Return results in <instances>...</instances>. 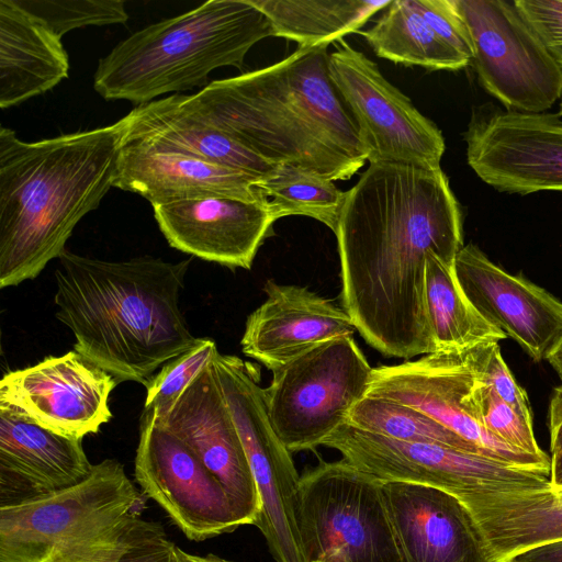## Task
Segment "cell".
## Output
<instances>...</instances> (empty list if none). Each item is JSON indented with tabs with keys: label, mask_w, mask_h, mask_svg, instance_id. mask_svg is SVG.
Listing matches in <instances>:
<instances>
[{
	"label": "cell",
	"mask_w": 562,
	"mask_h": 562,
	"mask_svg": "<svg viewBox=\"0 0 562 562\" xmlns=\"http://www.w3.org/2000/svg\"><path fill=\"white\" fill-rule=\"evenodd\" d=\"M269 20L272 36L294 41L299 47L340 41L358 31L391 1L367 0H250Z\"/></svg>",
	"instance_id": "obj_28"
},
{
	"label": "cell",
	"mask_w": 562,
	"mask_h": 562,
	"mask_svg": "<svg viewBox=\"0 0 562 562\" xmlns=\"http://www.w3.org/2000/svg\"><path fill=\"white\" fill-rule=\"evenodd\" d=\"M495 562L562 540V488L483 491L459 498Z\"/></svg>",
	"instance_id": "obj_25"
},
{
	"label": "cell",
	"mask_w": 562,
	"mask_h": 562,
	"mask_svg": "<svg viewBox=\"0 0 562 562\" xmlns=\"http://www.w3.org/2000/svg\"><path fill=\"white\" fill-rule=\"evenodd\" d=\"M339 43L329 54V74L358 125L369 164L439 169L446 145L438 126L385 79L374 61L345 41Z\"/></svg>",
	"instance_id": "obj_13"
},
{
	"label": "cell",
	"mask_w": 562,
	"mask_h": 562,
	"mask_svg": "<svg viewBox=\"0 0 562 562\" xmlns=\"http://www.w3.org/2000/svg\"><path fill=\"white\" fill-rule=\"evenodd\" d=\"M424 300L436 351L464 350L507 338L470 303L453 266L432 252L427 258Z\"/></svg>",
	"instance_id": "obj_27"
},
{
	"label": "cell",
	"mask_w": 562,
	"mask_h": 562,
	"mask_svg": "<svg viewBox=\"0 0 562 562\" xmlns=\"http://www.w3.org/2000/svg\"><path fill=\"white\" fill-rule=\"evenodd\" d=\"M153 209L172 248L232 269L251 268L274 222L268 201L210 196Z\"/></svg>",
	"instance_id": "obj_20"
},
{
	"label": "cell",
	"mask_w": 562,
	"mask_h": 562,
	"mask_svg": "<svg viewBox=\"0 0 562 562\" xmlns=\"http://www.w3.org/2000/svg\"><path fill=\"white\" fill-rule=\"evenodd\" d=\"M137 501L124 465L105 459L76 485L0 506V562H46L65 546L120 521Z\"/></svg>",
	"instance_id": "obj_9"
},
{
	"label": "cell",
	"mask_w": 562,
	"mask_h": 562,
	"mask_svg": "<svg viewBox=\"0 0 562 562\" xmlns=\"http://www.w3.org/2000/svg\"><path fill=\"white\" fill-rule=\"evenodd\" d=\"M214 364L259 493L261 510L255 526L276 562H305L297 527L301 476L271 424L259 369L220 352Z\"/></svg>",
	"instance_id": "obj_8"
},
{
	"label": "cell",
	"mask_w": 562,
	"mask_h": 562,
	"mask_svg": "<svg viewBox=\"0 0 562 562\" xmlns=\"http://www.w3.org/2000/svg\"><path fill=\"white\" fill-rule=\"evenodd\" d=\"M548 362L558 373V376L561 381L558 387L562 389V338L555 345V347L551 350L549 356L547 357Z\"/></svg>",
	"instance_id": "obj_43"
},
{
	"label": "cell",
	"mask_w": 562,
	"mask_h": 562,
	"mask_svg": "<svg viewBox=\"0 0 562 562\" xmlns=\"http://www.w3.org/2000/svg\"><path fill=\"white\" fill-rule=\"evenodd\" d=\"M125 119L35 142L0 128V288L35 279L113 187Z\"/></svg>",
	"instance_id": "obj_4"
},
{
	"label": "cell",
	"mask_w": 562,
	"mask_h": 562,
	"mask_svg": "<svg viewBox=\"0 0 562 562\" xmlns=\"http://www.w3.org/2000/svg\"><path fill=\"white\" fill-rule=\"evenodd\" d=\"M217 351L213 339L196 338L189 349L167 361L145 384L144 409L151 411L157 420H162L181 393L212 361Z\"/></svg>",
	"instance_id": "obj_33"
},
{
	"label": "cell",
	"mask_w": 562,
	"mask_h": 562,
	"mask_svg": "<svg viewBox=\"0 0 562 562\" xmlns=\"http://www.w3.org/2000/svg\"><path fill=\"white\" fill-rule=\"evenodd\" d=\"M328 45L297 47L273 65L181 94V102L273 165L348 180L368 151L331 80Z\"/></svg>",
	"instance_id": "obj_2"
},
{
	"label": "cell",
	"mask_w": 562,
	"mask_h": 562,
	"mask_svg": "<svg viewBox=\"0 0 562 562\" xmlns=\"http://www.w3.org/2000/svg\"><path fill=\"white\" fill-rule=\"evenodd\" d=\"M191 259L110 261L65 249L55 270L56 317L75 350L115 378L142 384L196 340L180 310Z\"/></svg>",
	"instance_id": "obj_3"
},
{
	"label": "cell",
	"mask_w": 562,
	"mask_h": 562,
	"mask_svg": "<svg viewBox=\"0 0 562 562\" xmlns=\"http://www.w3.org/2000/svg\"><path fill=\"white\" fill-rule=\"evenodd\" d=\"M476 176L499 192H562V120L555 113H522L483 104L464 134Z\"/></svg>",
	"instance_id": "obj_15"
},
{
	"label": "cell",
	"mask_w": 562,
	"mask_h": 562,
	"mask_svg": "<svg viewBox=\"0 0 562 562\" xmlns=\"http://www.w3.org/2000/svg\"><path fill=\"white\" fill-rule=\"evenodd\" d=\"M481 382L472 347L435 351L414 361L373 368L366 395L392 400L422 412L484 457L550 476L551 458L542 459L514 449L485 430L479 406Z\"/></svg>",
	"instance_id": "obj_10"
},
{
	"label": "cell",
	"mask_w": 562,
	"mask_h": 562,
	"mask_svg": "<svg viewBox=\"0 0 562 562\" xmlns=\"http://www.w3.org/2000/svg\"><path fill=\"white\" fill-rule=\"evenodd\" d=\"M172 562H236V561L227 560V559L221 558L213 553H209L205 555L192 554V553H189V552L182 550L181 548H179L176 544Z\"/></svg>",
	"instance_id": "obj_41"
},
{
	"label": "cell",
	"mask_w": 562,
	"mask_h": 562,
	"mask_svg": "<svg viewBox=\"0 0 562 562\" xmlns=\"http://www.w3.org/2000/svg\"><path fill=\"white\" fill-rule=\"evenodd\" d=\"M453 270L463 293L492 325L532 358L547 360L562 338V302L529 280L492 262L475 245L463 246Z\"/></svg>",
	"instance_id": "obj_18"
},
{
	"label": "cell",
	"mask_w": 562,
	"mask_h": 562,
	"mask_svg": "<svg viewBox=\"0 0 562 562\" xmlns=\"http://www.w3.org/2000/svg\"><path fill=\"white\" fill-rule=\"evenodd\" d=\"M359 33L376 56L396 64L459 70L471 63L438 36L411 0H391L373 26Z\"/></svg>",
	"instance_id": "obj_29"
},
{
	"label": "cell",
	"mask_w": 562,
	"mask_h": 562,
	"mask_svg": "<svg viewBox=\"0 0 562 562\" xmlns=\"http://www.w3.org/2000/svg\"><path fill=\"white\" fill-rule=\"evenodd\" d=\"M260 180L149 140L123 137L113 187L139 194L151 205L210 196L265 202Z\"/></svg>",
	"instance_id": "obj_21"
},
{
	"label": "cell",
	"mask_w": 562,
	"mask_h": 562,
	"mask_svg": "<svg viewBox=\"0 0 562 562\" xmlns=\"http://www.w3.org/2000/svg\"><path fill=\"white\" fill-rule=\"evenodd\" d=\"M269 36L268 18L250 0H209L117 43L99 59L93 88L105 100L137 105L203 89L216 68L241 69L250 48Z\"/></svg>",
	"instance_id": "obj_5"
},
{
	"label": "cell",
	"mask_w": 562,
	"mask_h": 562,
	"mask_svg": "<svg viewBox=\"0 0 562 562\" xmlns=\"http://www.w3.org/2000/svg\"><path fill=\"white\" fill-rule=\"evenodd\" d=\"M382 488L404 562H495L473 515L453 494L403 482H383Z\"/></svg>",
	"instance_id": "obj_19"
},
{
	"label": "cell",
	"mask_w": 562,
	"mask_h": 562,
	"mask_svg": "<svg viewBox=\"0 0 562 562\" xmlns=\"http://www.w3.org/2000/svg\"><path fill=\"white\" fill-rule=\"evenodd\" d=\"M68 72L61 38L15 0H0V108L45 93Z\"/></svg>",
	"instance_id": "obj_26"
},
{
	"label": "cell",
	"mask_w": 562,
	"mask_h": 562,
	"mask_svg": "<svg viewBox=\"0 0 562 562\" xmlns=\"http://www.w3.org/2000/svg\"><path fill=\"white\" fill-rule=\"evenodd\" d=\"M347 423L396 440L438 443L480 454L473 446L429 416L383 397H362L351 408Z\"/></svg>",
	"instance_id": "obj_32"
},
{
	"label": "cell",
	"mask_w": 562,
	"mask_h": 562,
	"mask_svg": "<svg viewBox=\"0 0 562 562\" xmlns=\"http://www.w3.org/2000/svg\"><path fill=\"white\" fill-rule=\"evenodd\" d=\"M515 3L562 68V0H515Z\"/></svg>",
	"instance_id": "obj_38"
},
{
	"label": "cell",
	"mask_w": 562,
	"mask_h": 562,
	"mask_svg": "<svg viewBox=\"0 0 562 562\" xmlns=\"http://www.w3.org/2000/svg\"><path fill=\"white\" fill-rule=\"evenodd\" d=\"M258 187L268 199L274 222L283 216L304 215L336 232L347 193L333 180L302 167L282 164L261 179Z\"/></svg>",
	"instance_id": "obj_31"
},
{
	"label": "cell",
	"mask_w": 562,
	"mask_h": 562,
	"mask_svg": "<svg viewBox=\"0 0 562 562\" xmlns=\"http://www.w3.org/2000/svg\"><path fill=\"white\" fill-rule=\"evenodd\" d=\"M116 384L74 349L5 373L0 404L58 435L82 439L111 419L109 396Z\"/></svg>",
	"instance_id": "obj_16"
},
{
	"label": "cell",
	"mask_w": 562,
	"mask_h": 562,
	"mask_svg": "<svg viewBox=\"0 0 562 562\" xmlns=\"http://www.w3.org/2000/svg\"><path fill=\"white\" fill-rule=\"evenodd\" d=\"M60 38L86 26L124 24L128 20L122 0H15Z\"/></svg>",
	"instance_id": "obj_34"
},
{
	"label": "cell",
	"mask_w": 562,
	"mask_h": 562,
	"mask_svg": "<svg viewBox=\"0 0 562 562\" xmlns=\"http://www.w3.org/2000/svg\"><path fill=\"white\" fill-rule=\"evenodd\" d=\"M322 446L382 482L435 487L458 498L483 491L539 490L549 475L431 442L403 441L372 434L348 423Z\"/></svg>",
	"instance_id": "obj_11"
},
{
	"label": "cell",
	"mask_w": 562,
	"mask_h": 562,
	"mask_svg": "<svg viewBox=\"0 0 562 562\" xmlns=\"http://www.w3.org/2000/svg\"><path fill=\"white\" fill-rule=\"evenodd\" d=\"M551 453L562 451V389L555 387L548 411Z\"/></svg>",
	"instance_id": "obj_39"
},
{
	"label": "cell",
	"mask_w": 562,
	"mask_h": 562,
	"mask_svg": "<svg viewBox=\"0 0 562 562\" xmlns=\"http://www.w3.org/2000/svg\"><path fill=\"white\" fill-rule=\"evenodd\" d=\"M175 547L161 524L130 513L113 526L65 546L46 562H172Z\"/></svg>",
	"instance_id": "obj_30"
},
{
	"label": "cell",
	"mask_w": 562,
	"mask_h": 562,
	"mask_svg": "<svg viewBox=\"0 0 562 562\" xmlns=\"http://www.w3.org/2000/svg\"><path fill=\"white\" fill-rule=\"evenodd\" d=\"M134 464L144 494L189 540L204 541L243 526L221 482L149 409L140 415Z\"/></svg>",
	"instance_id": "obj_14"
},
{
	"label": "cell",
	"mask_w": 562,
	"mask_h": 562,
	"mask_svg": "<svg viewBox=\"0 0 562 562\" xmlns=\"http://www.w3.org/2000/svg\"><path fill=\"white\" fill-rule=\"evenodd\" d=\"M372 371L352 336L319 342L272 371L266 403L286 449L314 450L346 424L366 396Z\"/></svg>",
	"instance_id": "obj_7"
},
{
	"label": "cell",
	"mask_w": 562,
	"mask_h": 562,
	"mask_svg": "<svg viewBox=\"0 0 562 562\" xmlns=\"http://www.w3.org/2000/svg\"><path fill=\"white\" fill-rule=\"evenodd\" d=\"M480 373L485 384L526 422L532 424V414L525 390L516 382L504 361L498 342L474 347Z\"/></svg>",
	"instance_id": "obj_36"
},
{
	"label": "cell",
	"mask_w": 562,
	"mask_h": 562,
	"mask_svg": "<svg viewBox=\"0 0 562 562\" xmlns=\"http://www.w3.org/2000/svg\"><path fill=\"white\" fill-rule=\"evenodd\" d=\"M549 479L552 487L562 488V451L551 456Z\"/></svg>",
	"instance_id": "obj_42"
},
{
	"label": "cell",
	"mask_w": 562,
	"mask_h": 562,
	"mask_svg": "<svg viewBox=\"0 0 562 562\" xmlns=\"http://www.w3.org/2000/svg\"><path fill=\"white\" fill-rule=\"evenodd\" d=\"M265 302L246 321L244 355L274 371L315 345L352 336L348 313L305 286L268 280Z\"/></svg>",
	"instance_id": "obj_22"
},
{
	"label": "cell",
	"mask_w": 562,
	"mask_h": 562,
	"mask_svg": "<svg viewBox=\"0 0 562 562\" xmlns=\"http://www.w3.org/2000/svg\"><path fill=\"white\" fill-rule=\"evenodd\" d=\"M383 482L345 459L300 477L297 527L305 562H404Z\"/></svg>",
	"instance_id": "obj_6"
},
{
	"label": "cell",
	"mask_w": 562,
	"mask_h": 562,
	"mask_svg": "<svg viewBox=\"0 0 562 562\" xmlns=\"http://www.w3.org/2000/svg\"><path fill=\"white\" fill-rule=\"evenodd\" d=\"M157 422L182 440L221 482L243 525H255L260 497L214 358L186 387L170 413Z\"/></svg>",
	"instance_id": "obj_17"
},
{
	"label": "cell",
	"mask_w": 562,
	"mask_h": 562,
	"mask_svg": "<svg viewBox=\"0 0 562 562\" xmlns=\"http://www.w3.org/2000/svg\"><path fill=\"white\" fill-rule=\"evenodd\" d=\"M561 109H562V103H561Z\"/></svg>",
	"instance_id": "obj_44"
},
{
	"label": "cell",
	"mask_w": 562,
	"mask_h": 562,
	"mask_svg": "<svg viewBox=\"0 0 562 562\" xmlns=\"http://www.w3.org/2000/svg\"><path fill=\"white\" fill-rule=\"evenodd\" d=\"M473 44L485 90L507 110L543 113L562 95V68L515 1L452 0Z\"/></svg>",
	"instance_id": "obj_12"
},
{
	"label": "cell",
	"mask_w": 562,
	"mask_h": 562,
	"mask_svg": "<svg viewBox=\"0 0 562 562\" xmlns=\"http://www.w3.org/2000/svg\"><path fill=\"white\" fill-rule=\"evenodd\" d=\"M505 562H562V540L531 548Z\"/></svg>",
	"instance_id": "obj_40"
},
{
	"label": "cell",
	"mask_w": 562,
	"mask_h": 562,
	"mask_svg": "<svg viewBox=\"0 0 562 562\" xmlns=\"http://www.w3.org/2000/svg\"><path fill=\"white\" fill-rule=\"evenodd\" d=\"M124 119V138L149 140L259 179L277 166L187 109L181 93L136 105Z\"/></svg>",
	"instance_id": "obj_24"
},
{
	"label": "cell",
	"mask_w": 562,
	"mask_h": 562,
	"mask_svg": "<svg viewBox=\"0 0 562 562\" xmlns=\"http://www.w3.org/2000/svg\"><path fill=\"white\" fill-rule=\"evenodd\" d=\"M335 232L342 308L385 357L436 351L424 290L429 254L453 266L464 246L462 213L447 176L374 162L346 191Z\"/></svg>",
	"instance_id": "obj_1"
},
{
	"label": "cell",
	"mask_w": 562,
	"mask_h": 562,
	"mask_svg": "<svg viewBox=\"0 0 562 562\" xmlns=\"http://www.w3.org/2000/svg\"><path fill=\"white\" fill-rule=\"evenodd\" d=\"M93 465L82 439L58 435L0 404V506L76 485Z\"/></svg>",
	"instance_id": "obj_23"
},
{
	"label": "cell",
	"mask_w": 562,
	"mask_h": 562,
	"mask_svg": "<svg viewBox=\"0 0 562 562\" xmlns=\"http://www.w3.org/2000/svg\"><path fill=\"white\" fill-rule=\"evenodd\" d=\"M411 3L441 40L472 61L471 35L452 0H411Z\"/></svg>",
	"instance_id": "obj_37"
},
{
	"label": "cell",
	"mask_w": 562,
	"mask_h": 562,
	"mask_svg": "<svg viewBox=\"0 0 562 562\" xmlns=\"http://www.w3.org/2000/svg\"><path fill=\"white\" fill-rule=\"evenodd\" d=\"M479 406L481 420L487 432L514 449L542 459L550 458L539 447L532 424L506 404L483 379L479 389Z\"/></svg>",
	"instance_id": "obj_35"
}]
</instances>
